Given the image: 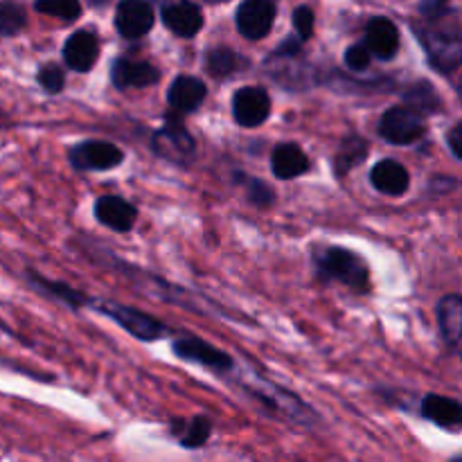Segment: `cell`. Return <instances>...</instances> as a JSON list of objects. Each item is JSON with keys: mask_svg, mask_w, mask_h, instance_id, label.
<instances>
[{"mask_svg": "<svg viewBox=\"0 0 462 462\" xmlns=\"http://www.w3.org/2000/svg\"><path fill=\"white\" fill-rule=\"evenodd\" d=\"M418 36L438 70L451 72L462 63V27L449 21L447 14L427 18L418 27Z\"/></svg>", "mask_w": 462, "mask_h": 462, "instance_id": "6da1fadb", "label": "cell"}, {"mask_svg": "<svg viewBox=\"0 0 462 462\" xmlns=\"http://www.w3.org/2000/svg\"><path fill=\"white\" fill-rule=\"evenodd\" d=\"M316 262H319V269L325 278L338 280V282L347 284L355 291H368V266H365V262L356 253L347 251V248L332 246L320 251L316 255Z\"/></svg>", "mask_w": 462, "mask_h": 462, "instance_id": "7a4b0ae2", "label": "cell"}, {"mask_svg": "<svg viewBox=\"0 0 462 462\" xmlns=\"http://www.w3.org/2000/svg\"><path fill=\"white\" fill-rule=\"evenodd\" d=\"M427 131L424 116L411 106L388 108L379 122V134L393 144H413Z\"/></svg>", "mask_w": 462, "mask_h": 462, "instance_id": "3957f363", "label": "cell"}, {"mask_svg": "<svg viewBox=\"0 0 462 462\" xmlns=\"http://www.w3.org/2000/svg\"><path fill=\"white\" fill-rule=\"evenodd\" d=\"M97 310L102 311V314L111 316V319L116 320V323H120L126 332L143 338V341H156V338L165 337L167 334V328L161 320L152 319L149 314L134 310V307L120 305V302H99Z\"/></svg>", "mask_w": 462, "mask_h": 462, "instance_id": "277c9868", "label": "cell"}, {"mask_svg": "<svg viewBox=\"0 0 462 462\" xmlns=\"http://www.w3.org/2000/svg\"><path fill=\"white\" fill-rule=\"evenodd\" d=\"M122 161H125L122 149L113 143H104V140H84L70 149V162L77 170H113Z\"/></svg>", "mask_w": 462, "mask_h": 462, "instance_id": "5b68a950", "label": "cell"}, {"mask_svg": "<svg viewBox=\"0 0 462 462\" xmlns=\"http://www.w3.org/2000/svg\"><path fill=\"white\" fill-rule=\"evenodd\" d=\"M271 113V99L264 88L260 86H244L235 93L233 97V116L239 126H260L262 122L269 117Z\"/></svg>", "mask_w": 462, "mask_h": 462, "instance_id": "8992f818", "label": "cell"}, {"mask_svg": "<svg viewBox=\"0 0 462 462\" xmlns=\"http://www.w3.org/2000/svg\"><path fill=\"white\" fill-rule=\"evenodd\" d=\"M275 5L271 0H244L237 9V27L246 39L260 41L271 32Z\"/></svg>", "mask_w": 462, "mask_h": 462, "instance_id": "52a82bcc", "label": "cell"}, {"mask_svg": "<svg viewBox=\"0 0 462 462\" xmlns=\"http://www.w3.org/2000/svg\"><path fill=\"white\" fill-rule=\"evenodd\" d=\"M116 27L125 39H140L153 27V9L147 0H122L116 12Z\"/></svg>", "mask_w": 462, "mask_h": 462, "instance_id": "ba28073f", "label": "cell"}, {"mask_svg": "<svg viewBox=\"0 0 462 462\" xmlns=\"http://www.w3.org/2000/svg\"><path fill=\"white\" fill-rule=\"evenodd\" d=\"M174 352L185 361H194V364H201L206 368L217 370V373H226V370L233 368V359H230L226 352L217 350L215 346L206 343L203 338L194 337H180L176 338Z\"/></svg>", "mask_w": 462, "mask_h": 462, "instance_id": "9c48e42d", "label": "cell"}, {"mask_svg": "<svg viewBox=\"0 0 462 462\" xmlns=\"http://www.w3.org/2000/svg\"><path fill=\"white\" fill-rule=\"evenodd\" d=\"M99 57V41L93 32L79 30L66 41L63 48V59L70 66V70L88 72Z\"/></svg>", "mask_w": 462, "mask_h": 462, "instance_id": "30bf717a", "label": "cell"}, {"mask_svg": "<svg viewBox=\"0 0 462 462\" xmlns=\"http://www.w3.org/2000/svg\"><path fill=\"white\" fill-rule=\"evenodd\" d=\"M95 215L102 221L104 226H108L111 230H117V233H126L131 230V226L135 224V208L131 206L129 201H125L122 197H116V194H106V197H99L97 203H95Z\"/></svg>", "mask_w": 462, "mask_h": 462, "instance_id": "8fae6325", "label": "cell"}, {"mask_svg": "<svg viewBox=\"0 0 462 462\" xmlns=\"http://www.w3.org/2000/svg\"><path fill=\"white\" fill-rule=\"evenodd\" d=\"M162 23L170 27L174 34L189 39V36L199 34V30L203 27V14L189 0H179V3H171L162 9Z\"/></svg>", "mask_w": 462, "mask_h": 462, "instance_id": "7c38bea8", "label": "cell"}, {"mask_svg": "<svg viewBox=\"0 0 462 462\" xmlns=\"http://www.w3.org/2000/svg\"><path fill=\"white\" fill-rule=\"evenodd\" d=\"M113 84L117 88H147L156 84L158 70L147 61H131V59H117L113 63Z\"/></svg>", "mask_w": 462, "mask_h": 462, "instance_id": "4fadbf2b", "label": "cell"}, {"mask_svg": "<svg viewBox=\"0 0 462 462\" xmlns=\"http://www.w3.org/2000/svg\"><path fill=\"white\" fill-rule=\"evenodd\" d=\"M365 45L377 59H393L400 50V32L388 18H373L365 30Z\"/></svg>", "mask_w": 462, "mask_h": 462, "instance_id": "5bb4252c", "label": "cell"}, {"mask_svg": "<svg viewBox=\"0 0 462 462\" xmlns=\"http://www.w3.org/2000/svg\"><path fill=\"white\" fill-rule=\"evenodd\" d=\"M206 84H203L201 79L183 75L179 77V79L171 81L167 99H170V106L174 108L176 113H192L201 106L203 99H206Z\"/></svg>", "mask_w": 462, "mask_h": 462, "instance_id": "9a60e30c", "label": "cell"}, {"mask_svg": "<svg viewBox=\"0 0 462 462\" xmlns=\"http://www.w3.org/2000/svg\"><path fill=\"white\" fill-rule=\"evenodd\" d=\"M370 180H373L374 189H379L382 194H388V197H400L411 185V176L406 171V167L402 162L393 161V158L377 162L373 167Z\"/></svg>", "mask_w": 462, "mask_h": 462, "instance_id": "2e32d148", "label": "cell"}, {"mask_svg": "<svg viewBox=\"0 0 462 462\" xmlns=\"http://www.w3.org/2000/svg\"><path fill=\"white\" fill-rule=\"evenodd\" d=\"M153 149L161 156L180 161V158L189 156L194 152V143L188 131L180 126V122H174L171 117H167V126L162 131H158L156 138H153Z\"/></svg>", "mask_w": 462, "mask_h": 462, "instance_id": "e0dca14e", "label": "cell"}, {"mask_svg": "<svg viewBox=\"0 0 462 462\" xmlns=\"http://www.w3.org/2000/svg\"><path fill=\"white\" fill-rule=\"evenodd\" d=\"M438 320L445 341L462 359V298L447 296L438 305Z\"/></svg>", "mask_w": 462, "mask_h": 462, "instance_id": "ac0fdd59", "label": "cell"}, {"mask_svg": "<svg viewBox=\"0 0 462 462\" xmlns=\"http://www.w3.org/2000/svg\"><path fill=\"white\" fill-rule=\"evenodd\" d=\"M271 167H273V174L278 179H296L310 170V158L298 144L282 143L273 149Z\"/></svg>", "mask_w": 462, "mask_h": 462, "instance_id": "d6986e66", "label": "cell"}, {"mask_svg": "<svg viewBox=\"0 0 462 462\" xmlns=\"http://www.w3.org/2000/svg\"><path fill=\"white\" fill-rule=\"evenodd\" d=\"M422 415L438 427L460 429L462 427V404L442 395H427L422 402Z\"/></svg>", "mask_w": 462, "mask_h": 462, "instance_id": "ffe728a7", "label": "cell"}, {"mask_svg": "<svg viewBox=\"0 0 462 462\" xmlns=\"http://www.w3.org/2000/svg\"><path fill=\"white\" fill-rule=\"evenodd\" d=\"M176 436H180V445L189 447V449H197V447L206 445L208 438H210L212 424L210 420L203 418V415H197V418L185 422H174Z\"/></svg>", "mask_w": 462, "mask_h": 462, "instance_id": "44dd1931", "label": "cell"}, {"mask_svg": "<svg viewBox=\"0 0 462 462\" xmlns=\"http://www.w3.org/2000/svg\"><path fill=\"white\" fill-rule=\"evenodd\" d=\"M368 153V144L359 135H350L341 143V152L337 156V174H347L355 165H359Z\"/></svg>", "mask_w": 462, "mask_h": 462, "instance_id": "7402d4cb", "label": "cell"}, {"mask_svg": "<svg viewBox=\"0 0 462 462\" xmlns=\"http://www.w3.org/2000/svg\"><path fill=\"white\" fill-rule=\"evenodd\" d=\"M27 14L18 0H0V34L12 36L25 27Z\"/></svg>", "mask_w": 462, "mask_h": 462, "instance_id": "603a6c76", "label": "cell"}, {"mask_svg": "<svg viewBox=\"0 0 462 462\" xmlns=\"http://www.w3.org/2000/svg\"><path fill=\"white\" fill-rule=\"evenodd\" d=\"M206 68L212 77H219L221 79V77H228L233 75V72H237L239 59L233 50L217 48V50H210V54H208Z\"/></svg>", "mask_w": 462, "mask_h": 462, "instance_id": "cb8c5ba5", "label": "cell"}, {"mask_svg": "<svg viewBox=\"0 0 462 462\" xmlns=\"http://www.w3.org/2000/svg\"><path fill=\"white\" fill-rule=\"evenodd\" d=\"M406 102H409L406 106L415 108L420 113L438 111V106H440V99H438L433 86L424 84V81H420L418 86H411V90L406 93Z\"/></svg>", "mask_w": 462, "mask_h": 462, "instance_id": "d4e9b609", "label": "cell"}, {"mask_svg": "<svg viewBox=\"0 0 462 462\" xmlns=\"http://www.w3.org/2000/svg\"><path fill=\"white\" fill-rule=\"evenodd\" d=\"M34 7L36 12L61 18V21H75L81 14L79 0H34Z\"/></svg>", "mask_w": 462, "mask_h": 462, "instance_id": "484cf974", "label": "cell"}, {"mask_svg": "<svg viewBox=\"0 0 462 462\" xmlns=\"http://www.w3.org/2000/svg\"><path fill=\"white\" fill-rule=\"evenodd\" d=\"M32 282L39 284L41 289H45V291L52 293V296L61 298V300H66L68 305H72V307H81V305H86V302H88V298H86L84 293L75 291V289L68 287V284H61V282H50V280L39 278V275H32Z\"/></svg>", "mask_w": 462, "mask_h": 462, "instance_id": "4316f807", "label": "cell"}, {"mask_svg": "<svg viewBox=\"0 0 462 462\" xmlns=\"http://www.w3.org/2000/svg\"><path fill=\"white\" fill-rule=\"evenodd\" d=\"M39 84L48 93H59L63 88V84H66V75H63V70L57 63H48V66H43L39 70Z\"/></svg>", "mask_w": 462, "mask_h": 462, "instance_id": "83f0119b", "label": "cell"}, {"mask_svg": "<svg viewBox=\"0 0 462 462\" xmlns=\"http://www.w3.org/2000/svg\"><path fill=\"white\" fill-rule=\"evenodd\" d=\"M370 59H373V52H370L368 45L364 43L350 45L346 52V63L352 70H365V68L370 66Z\"/></svg>", "mask_w": 462, "mask_h": 462, "instance_id": "f1b7e54d", "label": "cell"}, {"mask_svg": "<svg viewBox=\"0 0 462 462\" xmlns=\"http://www.w3.org/2000/svg\"><path fill=\"white\" fill-rule=\"evenodd\" d=\"M293 25H296L300 39H310L314 34V12L310 7H298L293 14Z\"/></svg>", "mask_w": 462, "mask_h": 462, "instance_id": "f546056e", "label": "cell"}, {"mask_svg": "<svg viewBox=\"0 0 462 462\" xmlns=\"http://www.w3.org/2000/svg\"><path fill=\"white\" fill-rule=\"evenodd\" d=\"M248 194H251V201L257 203V206H266L273 199V189L257 179L248 180Z\"/></svg>", "mask_w": 462, "mask_h": 462, "instance_id": "4dcf8cb0", "label": "cell"}, {"mask_svg": "<svg viewBox=\"0 0 462 462\" xmlns=\"http://www.w3.org/2000/svg\"><path fill=\"white\" fill-rule=\"evenodd\" d=\"M449 147H451V152L456 153V156L460 158L462 161V122H458V125L454 126V129L449 131Z\"/></svg>", "mask_w": 462, "mask_h": 462, "instance_id": "1f68e13d", "label": "cell"}, {"mask_svg": "<svg viewBox=\"0 0 462 462\" xmlns=\"http://www.w3.org/2000/svg\"><path fill=\"white\" fill-rule=\"evenodd\" d=\"M88 3L93 5V7H102V5H108L111 0H88Z\"/></svg>", "mask_w": 462, "mask_h": 462, "instance_id": "d6a6232c", "label": "cell"}, {"mask_svg": "<svg viewBox=\"0 0 462 462\" xmlns=\"http://www.w3.org/2000/svg\"><path fill=\"white\" fill-rule=\"evenodd\" d=\"M451 462H462V458H456V460H451Z\"/></svg>", "mask_w": 462, "mask_h": 462, "instance_id": "836d02e7", "label": "cell"}, {"mask_svg": "<svg viewBox=\"0 0 462 462\" xmlns=\"http://www.w3.org/2000/svg\"><path fill=\"white\" fill-rule=\"evenodd\" d=\"M460 97H462V86H460Z\"/></svg>", "mask_w": 462, "mask_h": 462, "instance_id": "e575fe53", "label": "cell"}, {"mask_svg": "<svg viewBox=\"0 0 462 462\" xmlns=\"http://www.w3.org/2000/svg\"><path fill=\"white\" fill-rule=\"evenodd\" d=\"M442 3H445V0H442Z\"/></svg>", "mask_w": 462, "mask_h": 462, "instance_id": "d590c367", "label": "cell"}]
</instances>
